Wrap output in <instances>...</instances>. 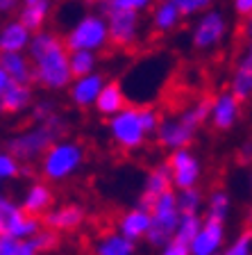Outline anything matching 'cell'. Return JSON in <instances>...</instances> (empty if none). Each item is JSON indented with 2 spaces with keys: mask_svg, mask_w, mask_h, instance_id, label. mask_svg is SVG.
Here are the masks:
<instances>
[{
  "mask_svg": "<svg viewBox=\"0 0 252 255\" xmlns=\"http://www.w3.org/2000/svg\"><path fill=\"white\" fill-rule=\"evenodd\" d=\"M27 48H30V57L34 62L32 82L50 91L69 87V82L73 80L69 71V48L64 46V41L57 34L39 30L34 39L27 43Z\"/></svg>",
  "mask_w": 252,
  "mask_h": 255,
  "instance_id": "obj_1",
  "label": "cell"
},
{
  "mask_svg": "<svg viewBox=\"0 0 252 255\" xmlns=\"http://www.w3.org/2000/svg\"><path fill=\"white\" fill-rule=\"evenodd\" d=\"M64 126H66L64 119L59 114H53L43 123H37L25 132L11 137L9 143H7V148H9L7 153L14 155L18 162H32V159L41 157L43 150L53 141H57V137L64 132Z\"/></svg>",
  "mask_w": 252,
  "mask_h": 255,
  "instance_id": "obj_2",
  "label": "cell"
},
{
  "mask_svg": "<svg viewBox=\"0 0 252 255\" xmlns=\"http://www.w3.org/2000/svg\"><path fill=\"white\" fill-rule=\"evenodd\" d=\"M84 162V148L75 141H53L41 155V173L46 180L62 182Z\"/></svg>",
  "mask_w": 252,
  "mask_h": 255,
  "instance_id": "obj_3",
  "label": "cell"
},
{
  "mask_svg": "<svg viewBox=\"0 0 252 255\" xmlns=\"http://www.w3.org/2000/svg\"><path fill=\"white\" fill-rule=\"evenodd\" d=\"M148 212H150V228H148L143 239L150 246L162 249L166 242L173 239L175 226L179 221V210H177V203H175V189H166L164 194H159Z\"/></svg>",
  "mask_w": 252,
  "mask_h": 255,
  "instance_id": "obj_4",
  "label": "cell"
},
{
  "mask_svg": "<svg viewBox=\"0 0 252 255\" xmlns=\"http://www.w3.org/2000/svg\"><path fill=\"white\" fill-rule=\"evenodd\" d=\"M107 16V43L118 50H130L139 34V14L132 9H118L111 5V0H95Z\"/></svg>",
  "mask_w": 252,
  "mask_h": 255,
  "instance_id": "obj_5",
  "label": "cell"
},
{
  "mask_svg": "<svg viewBox=\"0 0 252 255\" xmlns=\"http://www.w3.org/2000/svg\"><path fill=\"white\" fill-rule=\"evenodd\" d=\"M109 134L125 150L141 148L148 134L143 130L141 117H139V105H125L121 112L109 117Z\"/></svg>",
  "mask_w": 252,
  "mask_h": 255,
  "instance_id": "obj_6",
  "label": "cell"
},
{
  "mask_svg": "<svg viewBox=\"0 0 252 255\" xmlns=\"http://www.w3.org/2000/svg\"><path fill=\"white\" fill-rule=\"evenodd\" d=\"M64 46L69 50H98V48L107 46V25L102 21V16L89 14L84 16L82 21L71 30V34L66 37Z\"/></svg>",
  "mask_w": 252,
  "mask_h": 255,
  "instance_id": "obj_7",
  "label": "cell"
},
{
  "mask_svg": "<svg viewBox=\"0 0 252 255\" xmlns=\"http://www.w3.org/2000/svg\"><path fill=\"white\" fill-rule=\"evenodd\" d=\"M43 226L39 221V217H30L21 210V205L0 196V233L9 235L14 239H30Z\"/></svg>",
  "mask_w": 252,
  "mask_h": 255,
  "instance_id": "obj_8",
  "label": "cell"
},
{
  "mask_svg": "<svg viewBox=\"0 0 252 255\" xmlns=\"http://www.w3.org/2000/svg\"><path fill=\"white\" fill-rule=\"evenodd\" d=\"M170 171V187L175 189H186V187H198V180L202 175L200 162L189 148L170 150V157L166 162Z\"/></svg>",
  "mask_w": 252,
  "mask_h": 255,
  "instance_id": "obj_9",
  "label": "cell"
},
{
  "mask_svg": "<svg viewBox=\"0 0 252 255\" xmlns=\"http://www.w3.org/2000/svg\"><path fill=\"white\" fill-rule=\"evenodd\" d=\"M225 242V223L214 219H202L198 235L191 239L189 253L191 255H216Z\"/></svg>",
  "mask_w": 252,
  "mask_h": 255,
  "instance_id": "obj_10",
  "label": "cell"
},
{
  "mask_svg": "<svg viewBox=\"0 0 252 255\" xmlns=\"http://www.w3.org/2000/svg\"><path fill=\"white\" fill-rule=\"evenodd\" d=\"M239 117H241V103H239V98L232 91H221L211 101L209 119L218 132H225V130L234 128Z\"/></svg>",
  "mask_w": 252,
  "mask_h": 255,
  "instance_id": "obj_11",
  "label": "cell"
},
{
  "mask_svg": "<svg viewBox=\"0 0 252 255\" xmlns=\"http://www.w3.org/2000/svg\"><path fill=\"white\" fill-rule=\"evenodd\" d=\"M225 18L218 11H209L207 16L200 18V23L193 30V48L198 50H209V48L218 46L225 34Z\"/></svg>",
  "mask_w": 252,
  "mask_h": 255,
  "instance_id": "obj_12",
  "label": "cell"
},
{
  "mask_svg": "<svg viewBox=\"0 0 252 255\" xmlns=\"http://www.w3.org/2000/svg\"><path fill=\"white\" fill-rule=\"evenodd\" d=\"M157 141L159 146L164 148H170V150H177V148H189V143L193 141L195 137V130H191L186 123H182L179 119H170V121H159L157 130Z\"/></svg>",
  "mask_w": 252,
  "mask_h": 255,
  "instance_id": "obj_13",
  "label": "cell"
},
{
  "mask_svg": "<svg viewBox=\"0 0 252 255\" xmlns=\"http://www.w3.org/2000/svg\"><path fill=\"white\" fill-rule=\"evenodd\" d=\"M84 217H86L84 207L73 203V205H62L57 210H48L41 219V226L55 230V233L57 230H75L78 226H82Z\"/></svg>",
  "mask_w": 252,
  "mask_h": 255,
  "instance_id": "obj_14",
  "label": "cell"
},
{
  "mask_svg": "<svg viewBox=\"0 0 252 255\" xmlns=\"http://www.w3.org/2000/svg\"><path fill=\"white\" fill-rule=\"evenodd\" d=\"M93 105L98 110V114H102V117H114L116 112H121L127 105V98H125V91H123L121 82L118 80L102 82Z\"/></svg>",
  "mask_w": 252,
  "mask_h": 255,
  "instance_id": "obj_15",
  "label": "cell"
},
{
  "mask_svg": "<svg viewBox=\"0 0 252 255\" xmlns=\"http://www.w3.org/2000/svg\"><path fill=\"white\" fill-rule=\"evenodd\" d=\"M55 203V194L53 189L43 182H32L27 187L25 196H23V203H21V210L30 217H43V214L53 207Z\"/></svg>",
  "mask_w": 252,
  "mask_h": 255,
  "instance_id": "obj_16",
  "label": "cell"
},
{
  "mask_svg": "<svg viewBox=\"0 0 252 255\" xmlns=\"http://www.w3.org/2000/svg\"><path fill=\"white\" fill-rule=\"evenodd\" d=\"M166 189H173V187H170V171H168L166 164H159L148 173L143 191H141V196H139V207L150 210V207H153V201L159 196V194H164Z\"/></svg>",
  "mask_w": 252,
  "mask_h": 255,
  "instance_id": "obj_17",
  "label": "cell"
},
{
  "mask_svg": "<svg viewBox=\"0 0 252 255\" xmlns=\"http://www.w3.org/2000/svg\"><path fill=\"white\" fill-rule=\"evenodd\" d=\"M150 228V212L143 210V207H132L118 219V233L123 237L132 239V242H137V239H143Z\"/></svg>",
  "mask_w": 252,
  "mask_h": 255,
  "instance_id": "obj_18",
  "label": "cell"
},
{
  "mask_svg": "<svg viewBox=\"0 0 252 255\" xmlns=\"http://www.w3.org/2000/svg\"><path fill=\"white\" fill-rule=\"evenodd\" d=\"M102 82H105V78L100 73H89V75H82V78H75L73 87H71V101L80 107L93 105Z\"/></svg>",
  "mask_w": 252,
  "mask_h": 255,
  "instance_id": "obj_19",
  "label": "cell"
},
{
  "mask_svg": "<svg viewBox=\"0 0 252 255\" xmlns=\"http://www.w3.org/2000/svg\"><path fill=\"white\" fill-rule=\"evenodd\" d=\"M0 69L5 71L9 82H18V85L32 82V64L21 53H2L0 55Z\"/></svg>",
  "mask_w": 252,
  "mask_h": 255,
  "instance_id": "obj_20",
  "label": "cell"
},
{
  "mask_svg": "<svg viewBox=\"0 0 252 255\" xmlns=\"http://www.w3.org/2000/svg\"><path fill=\"white\" fill-rule=\"evenodd\" d=\"M32 103V87L30 85H18V82H9L0 96V110L5 114H18Z\"/></svg>",
  "mask_w": 252,
  "mask_h": 255,
  "instance_id": "obj_21",
  "label": "cell"
},
{
  "mask_svg": "<svg viewBox=\"0 0 252 255\" xmlns=\"http://www.w3.org/2000/svg\"><path fill=\"white\" fill-rule=\"evenodd\" d=\"M232 94L239 98V103L250 101V94H252V57H250V53L243 55V59L239 62L237 71H234Z\"/></svg>",
  "mask_w": 252,
  "mask_h": 255,
  "instance_id": "obj_22",
  "label": "cell"
},
{
  "mask_svg": "<svg viewBox=\"0 0 252 255\" xmlns=\"http://www.w3.org/2000/svg\"><path fill=\"white\" fill-rule=\"evenodd\" d=\"M30 43V32L21 23H9L0 30V50L2 53H21Z\"/></svg>",
  "mask_w": 252,
  "mask_h": 255,
  "instance_id": "obj_23",
  "label": "cell"
},
{
  "mask_svg": "<svg viewBox=\"0 0 252 255\" xmlns=\"http://www.w3.org/2000/svg\"><path fill=\"white\" fill-rule=\"evenodd\" d=\"M95 255H134V242L121 233H109L95 244Z\"/></svg>",
  "mask_w": 252,
  "mask_h": 255,
  "instance_id": "obj_24",
  "label": "cell"
},
{
  "mask_svg": "<svg viewBox=\"0 0 252 255\" xmlns=\"http://www.w3.org/2000/svg\"><path fill=\"white\" fill-rule=\"evenodd\" d=\"M179 18H182V16H179L173 0H159V5L155 7V14H153V25L157 32L166 34V32H170L177 25Z\"/></svg>",
  "mask_w": 252,
  "mask_h": 255,
  "instance_id": "obj_25",
  "label": "cell"
},
{
  "mask_svg": "<svg viewBox=\"0 0 252 255\" xmlns=\"http://www.w3.org/2000/svg\"><path fill=\"white\" fill-rule=\"evenodd\" d=\"M211 96H202V98H198V101L193 103V105H189L186 110L179 114V121L186 123V126L191 128V130H198L202 123L209 119V112H211Z\"/></svg>",
  "mask_w": 252,
  "mask_h": 255,
  "instance_id": "obj_26",
  "label": "cell"
},
{
  "mask_svg": "<svg viewBox=\"0 0 252 255\" xmlns=\"http://www.w3.org/2000/svg\"><path fill=\"white\" fill-rule=\"evenodd\" d=\"M48 9H50V0H41V2H32V5H25V9L21 11V25L25 27L27 32H39L46 23Z\"/></svg>",
  "mask_w": 252,
  "mask_h": 255,
  "instance_id": "obj_27",
  "label": "cell"
},
{
  "mask_svg": "<svg viewBox=\"0 0 252 255\" xmlns=\"http://www.w3.org/2000/svg\"><path fill=\"white\" fill-rule=\"evenodd\" d=\"M200 226H202V217L200 214H179V221L175 226L173 239L179 242V244H191V239L198 235Z\"/></svg>",
  "mask_w": 252,
  "mask_h": 255,
  "instance_id": "obj_28",
  "label": "cell"
},
{
  "mask_svg": "<svg viewBox=\"0 0 252 255\" xmlns=\"http://www.w3.org/2000/svg\"><path fill=\"white\" fill-rule=\"evenodd\" d=\"M95 55L91 50H69V71L71 78H82V75L93 73Z\"/></svg>",
  "mask_w": 252,
  "mask_h": 255,
  "instance_id": "obj_29",
  "label": "cell"
},
{
  "mask_svg": "<svg viewBox=\"0 0 252 255\" xmlns=\"http://www.w3.org/2000/svg\"><path fill=\"white\" fill-rule=\"evenodd\" d=\"M175 203H177L179 214H200L202 207V191L198 187H186V189L175 191Z\"/></svg>",
  "mask_w": 252,
  "mask_h": 255,
  "instance_id": "obj_30",
  "label": "cell"
},
{
  "mask_svg": "<svg viewBox=\"0 0 252 255\" xmlns=\"http://www.w3.org/2000/svg\"><path fill=\"white\" fill-rule=\"evenodd\" d=\"M227 214H230V194L223 189H216L209 198H207V219L225 223Z\"/></svg>",
  "mask_w": 252,
  "mask_h": 255,
  "instance_id": "obj_31",
  "label": "cell"
},
{
  "mask_svg": "<svg viewBox=\"0 0 252 255\" xmlns=\"http://www.w3.org/2000/svg\"><path fill=\"white\" fill-rule=\"evenodd\" d=\"M32 244H34V249H37V253H46V251H53L55 246L59 244V235L55 233V230L50 228H41L37 235H32Z\"/></svg>",
  "mask_w": 252,
  "mask_h": 255,
  "instance_id": "obj_32",
  "label": "cell"
},
{
  "mask_svg": "<svg viewBox=\"0 0 252 255\" xmlns=\"http://www.w3.org/2000/svg\"><path fill=\"white\" fill-rule=\"evenodd\" d=\"M223 255H252V233L250 228H246L241 235H239L225 251Z\"/></svg>",
  "mask_w": 252,
  "mask_h": 255,
  "instance_id": "obj_33",
  "label": "cell"
},
{
  "mask_svg": "<svg viewBox=\"0 0 252 255\" xmlns=\"http://www.w3.org/2000/svg\"><path fill=\"white\" fill-rule=\"evenodd\" d=\"M18 171H21V162H18L14 155L0 153V182L18 178Z\"/></svg>",
  "mask_w": 252,
  "mask_h": 255,
  "instance_id": "obj_34",
  "label": "cell"
},
{
  "mask_svg": "<svg viewBox=\"0 0 252 255\" xmlns=\"http://www.w3.org/2000/svg\"><path fill=\"white\" fill-rule=\"evenodd\" d=\"M139 117H141V123H143L146 134H155L159 121H162V119H159V112L155 110V107H150V105H139Z\"/></svg>",
  "mask_w": 252,
  "mask_h": 255,
  "instance_id": "obj_35",
  "label": "cell"
},
{
  "mask_svg": "<svg viewBox=\"0 0 252 255\" xmlns=\"http://www.w3.org/2000/svg\"><path fill=\"white\" fill-rule=\"evenodd\" d=\"M173 2H175V7H177L179 16H191V14H195V11L205 9L211 0H173Z\"/></svg>",
  "mask_w": 252,
  "mask_h": 255,
  "instance_id": "obj_36",
  "label": "cell"
},
{
  "mask_svg": "<svg viewBox=\"0 0 252 255\" xmlns=\"http://www.w3.org/2000/svg\"><path fill=\"white\" fill-rule=\"evenodd\" d=\"M153 0H111V5L118 7V9H132V11H139L143 7H148Z\"/></svg>",
  "mask_w": 252,
  "mask_h": 255,
  "instance_id": "obj_37",
  "label": "cell"
},
{
  "mask_svg": "<svg viewBox=\"0 0 252 255\" xmlns=\"http://www.w3.org/2000/svg\"><path fill=\"white\" fill-rule=\"evenodd\" d=\"M162 255H191V253H189V246L186 244H179V242L170 239V242H166V244L162 246Z\"/></svg>",
  "mask_w": 252,
  "mask_h": 255,
  "instance_id": "obj_38",
  "label": "cell"
},
{
  "mask_svg": "<svg viewBox=\"0 0 252 255\" xmlns=\"http://www.w3.org/2000/svg\"><path fill=\"white\" fill-rule=\"evenodd\" d=\"M53 110H55L53 103H48V101L39 103V105L34 107V121H37V123H43L48 117H53V114H55Z\"/></svg>",
  "mask_w": 252,
  "mask_h": 255,
  "instance_id": "obj_39",
  "label": "cell"
},
{
  "mask_svg": "<svg viewBox=\"0 0 252 255\" xmlns=\"http://www.w3.org/2000/svg\"><path fill=\"white\" fill-rule=\"evenodd\" d=\"M16 242L18 239L9 237V235L0 233V255H14L16 253Z\"/></svg>",
  "mask_w": 252,
  "mask_h": 255,
  "instance_id": "obj_40",
  "label": "cell"
},
{
  "mask_svg": "<svg viewBox=\"0 0 252 255\" xmlns=\"http://www.w3.org/2000/svg\"><path fill=\"white\" fill-rule=\"evenodd\" d=\"M14 255H39V253H37V249H34V244H32V239H18Z\"/></svg>",
  "mask_w": 252,
  "mask_h": 255,
  "instance_id": "obj_41",
  "label": "cell"
},
{
  "mask_svg": "<svg viewBox=\"0 0 252 255\" xmlns=\"http://www.w3.org/2000/svg\"><path fill=\"white\" fill-rule=\"evenodd\" d=\"M237 11H239V16H243V18H250L252 0H237Z\"/></svg>",
  "mask_w": 252,
  "mask_h": 255,
  "instance_id": "obj_42",
  "label": "cell"
},
{
  "mask_svg": "<svg viewBox=\"0 0 252 255\" xmlns=\"http://www.w3.org/2000/svg\"><path fill=\"white\" fill-rule=\"evenodd\" d=\"M9 85V78L5 75V71L0 69V96H2V91H5V87Z\"/></svg>",
  "mask_w": 252,
  "mask_h": 255,
  "instance_id": "obj_43",
  "label": "cell"
},
{
  "mask_svg": "<svg viewBox=\"0 0 252 255\" xmlns=\"http://www.w3.org/2000/svg\"><path fill=\"white\" fill-rule=\"evenodd\" d=\"M16 5V0H0V11H7Z\"/></svg>",
  "mask_w": 252,
  "mask_h": 255,
  "instance_id": "obj_44",
  "label": "cell"
},
{
  "mask_svg": "<svg viewBox=\"0 0 252 255\" xmlns=\"http://www.w3.org/2000/svg\"><path fill=\"white\" fill-rule=\"evenodd\" d=\"M32 2H41V0H25V5H32Z\"/></svg>",
  "mask_w": 252,
  "mask_h": 255,
  "instance_id": "obj_45",
  "label": "cell"
},
{
  "mask_svg": "<svg viewBox=\"0 0 252 255\" xmlns=\"http://www.w3.org/2000/svg\"><path fill=\"white\" fill-rule=\"evenodd\" d=\"M0 196H2V191H0Z\"/></svg>",
  "mask_w": 252,
  "mask_h": 255,
  "instance_id": "obj_46",
  "label": "cell"
},
{
  "mask_svg": "<svg viewBox=\"0 0 252 255\" xmlns=\"http://www.w3.org/2000/svg\"><path fill=\"white\" fill-rule=\"evenodd\" d=\"M216 255H221V253H216Z\"/></svg>",
  "mask_w": 252,
  "mask_h": 255,
  "instance_id": "obj_47",
  "label": "cell"
}]
</instances>
